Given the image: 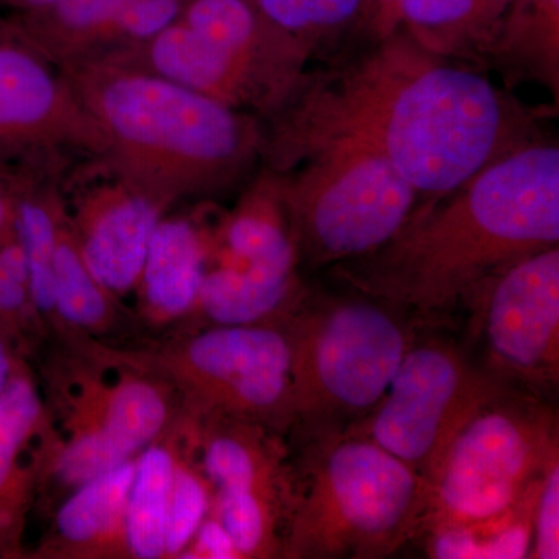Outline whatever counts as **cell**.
<instances>
[{
    "instance_id": "6da1fadb",
    "label": "cell",
    "mask_w": 559,
    "mask_h": 559,
    "mask_svg": "<svg viewBox=\"0 0 559 559\" xmlns=\"http://www.w3.org/2000/svg\"><path fill=\"white\" fill-rule=\"evenodd\" d=\"M530 132V110L487 76L389 33L304 92L271 151L280 167L311 140L348 135L380 151L417 193L439 200L527 145Z\"/></svg>"
},
{
    "instance_id": "7a4b0ae2",
    "label": "cell",
    "mask_w": 559,
    "mask_h": 559,
    "mask_svg": "<svg viewBox=\"0 0 559 559\" xmlns=\"http://www.w3.org/2000/svg\"><path fill=\"white\" fill-rule=\"evenodd\" d=\"M558 242L559 150L530 142L414 210L392 240L340 272L359 293L432 318L502 267Z\"/></svg>"
},
{
    "instance_id": "3957f363",
    "label": "cell",
    "mask_w": 559,
    "mask_h": 559,
    "mask_svg": "<svg viewBox=\"0 0 559 559\" xmlns=\"http://www.w3.org/2000/svg\"><path fill=\"white\" fill-rule=\"evenodd\" d=\"M61 72L100 130L110 173L162 207L231 189L263 153L252 117L171 81L108 60Z\"/></svg>"
},
{
    "instance_id": "277c9868",
    "label": "cell",
    "mask_w": 559,
    "mask_h": 559,
    "mask_svg": "<svg viewBox=\"0 0 559 559\" xmlns=\"http://www.w3.org/2000/svg\"><path fill=\"white\" fill-rule=\"evenodd\" d=\"M301 466L283 558H385L417 538L429 484L373 440H312Z\"/></svg>"
},
{
    "instance_id": "5b68a950",
    "label": "cell",
    "mask_w": 559,
    "mask_h": 559,
    "mask_svg": "<svg viewBox=\"0 0 559 559\" xmlns=\"http://www.w3.org/2000/svg\"><path fill=\"white\" fill-rule=\"evenodd\" d=\"M404 318L359 290L307 294L289 316L294 428L308 441L345 432L377 407L415 340Z\"/></svg>"
},
{
    "instance_id": "8992f818",
    "label": "cell",
    "mask_w": 559,
    "mask_h": 559,
    "mask_svg": "<svg viewBox=\"0 0 559 559\" xmlns=\"http://www.w3.org/2000/svg\"><path fill=\"white\" fill-rule=\"evenodd\" d=\"M307 165L282 178L300 255L314 266L369 255L392 240L415 210L417 191L362 140L331 135L290 154Z\"/></svg>"
},
{
    "instance_id": "52a82bcc",
    "label": "cell",
    "mask_w": 559,
    "mask_h": 559,
    "mask_svg": "<svg viewBox=\"0 0 559 559\" xmlns=\"http://www.w3.org/2000/svg\"><path fill=\"white\" fill-rule=\"evenodd\" d=\"M559 455L558 419L539 395L509 389L460 429L429 480L426 530L513 507Z\"/></svg>"
},
{
    "instance_id": "ba28073f",
    "label": "cell",
    "mask_w": 559,
    "mask_h": 559,
    "mask_svg": "<svg viewBox=\"0 0 559 559\" xmlns=\"http://www.w3.org/2000/svg\"><path fill=\"white\" fill-rule=\"evenodd\" d=\"M157 371L197 414L226 415L280 433L294 429L286 322L207 325L146 352H121Z\"/></svg>"
},
{
    "instance_id": "9c48e42d",
    "label": "cell",
    "mask_w": 559,
    "mask_h": 559,
    "mask_svg": "<svg viewBox=\"0 0 559 559\" xmlns=\"http://www.w3.org/2000/svg\"><path fill=\"white\" fill-rule=\"evenodd\" d=\"M509 389L459 345L415 336L380 403L345 432L373 440L429 484L460 429Z\"/></svg>"
},
{
    "instance_id": "30bf717a",
    "label": "cell",
    "mask_w": 559,
    "mask_h": 559,
    "mask_svg": "<svg viewBox=\"0 0 559 559\" xmlns=\"http://www.w3.org/2000/svg\"><path fill=\"white\" fill-rule=\"evenodd\" d=\"M484 367L513 389L539 393L559 381V249L530 253L468 297Z\"/></svg>"
},
{
    "instance_id": "8fae6325",
    "label": "cell",
    "mask_w": 559,
    "mask_h": 559,
    "mask_svg": "<svg viewBox=\"0 0 559 559\" xmlns=\"http://www.w3.org/2000/svg\"><path fill=\"white\" fill-rule=\"evenodd\" d=\"M0 150L11 167H47L50 154H105V142L69 81L17 28L0 21Z\"/></svg>"
},
{
    "instance_id": "7c38bea8",
    "label": "cell",
    "mask_w": 559,
    "mask_h": 559,
    "mask_svg": "<svg viewBox=\"0 0 559 559\" xmlns=\"http://www.w3.org/2000/svg\"><path fill=\"white\" fill-rule=\"evenodd\" d=\"M167 212L117 176L76 198L69 213L76 245L92 275L117 300L134 294L151 235Z\"/></svg>"
},
{
    "instance_id": "4fadbf2b",
    "label": "cell",
    "mask_w": 559,
    "mask_h": 559,
    "mask_svg": "<svg viewBox=\"0 0 559 559\" xmlns=\"http://www.w3.org/2000/svg\"><path fill=\"white\" fill-rule=\"evenodd\" d=\"M50 409L38 381L22 359L0 395V558H25L24 532L39 495Z\"/></svg>"
},
{
    "instance_id": "5bb4252c",
    "label": "cell",
    "mask_w": 559,
    "mask_h": 559,
    "mask_svg": "<svg viewBox=\"0 0 559 559\" xmlns=\"http://www.w3.org/2000/svg\"><path fill=\"white\" fill-rule=\"evenodd\" d=\"M190 412L194 454L213 491L255 492L294 506L297 471L283 433L245 419Z\"/></svg>"
},
{
    "instance_id": "9a60e30c",
    "label": "cell",
    "mask_w": 559,
    "mask_h": 559,
    "mask_svg": "<svg viewBox=\"0 0 559 559\" xmlns=\"http://www.w3.org/2000/svg\"><path fill=\"white\" fill-rule=\"evenodd\" d=\"M209 229L190 213H165L154 227L134 294L140 319L153 329L193 318L209 267Z\"/></svg>"
},
{
    "instance_id": "2e32d148",
    "label": "cell",
    "mask_w": 559,
    "mask_h": 559,
    "mask_svg": "<svg viewBox=\"0 0 559 559\" xmlns=\"http://www.w3.org/2000/svg\"><path fill=\"white\" fill-rule=\"evenodd\" d=\"M138 457L106 471L62 500L31 555L49 559L128 558L127 507Z\"/></svg>"
},
{
    "instance_id": "e0dca14e",
    "label": "cell",
    "mask_w": 559,
    "mask_h": 559,
    "mask_svg": "<svg viewBox=\"0 0 559 559\" xmlns=\"http://www.w3.org/2000/svg\"><path fill=\"white\" fill-rule=\"evenodd\" d=\"M301 259L278 173L264 171L221 218L210 238L209 264L299 274Z\"/></svg>"
},
{
    "instance_id": "ac0fdd59",
    "label": "cell",
    "mask_w": 559,
    "mask_h": 559,
    "mask_svg": "<svg viewBox=\"0 0 559 559\" xmlns=\"http://www.w3.org/2000/svg\"><path fill=\"white\" fill-rule=\"evenodd\" d=\"M91 60L130 66L235 109L250 106L260 110L248 76L182 20L140 46Z\"/></svg>"
},
{
    "instance_id": "d6986e66",
    "label": "cell",
    "mask_w": 559,
    "mask_h": 559,
    "mask_svg": "<svg viewBox=\"0 0 559 559\" xmlns=\"http://www.w3.org/2000/svg\"><path fill=\"white\" fill-rule=\"evenodd\" d=\"M299 274L209 264L193 318L207 325L283 323L307 297Z\"/></svg>"
},
{
    "instance_id": "ffe728a7",
    "label": "cell",
    "mask_w": 559,
    "mask_h": 559,
    "mask_svg": "<svg viewBox=\"0 0 559 559\" xmlns=\"http://www.w3.org/2000/svg\"><path fill=\"white\" fill-rule=\"evenodd\" d=\"M186 436L182 409L170 428L138 455L128 496V558L165 559L173 480Z\"/></svg>"
},
{
    "instance_id": "44dd1931",
    "label": "cell",
    "mask_w": 559,
    "mask_h": 559,
    "mask_svg": "<svg viewBox=\"0 0 559 559\" xmlns=\"http://www.w3.org/2000/svg\"><path fill=\"white\" fill-rule=\"evenodd\" d=\"M68 209L46 168L22 167L16 234L27 261L33 305L44 326L57 329L53 261Z\"/></svg>"
},
{
    "instance_id": "7402d4cb",
    "label": "cell",
    "mask_w": 559,
    "mask_h": 559,
    "mask_svg": "<svg viewBox=\"0 0 559 559\" xmlns=\"http://www.w3.org/2000/svg\"><path fill=\"white\" fill-rule=\"evenodd\" d=\"M539 481L495 516L426 530L419 535L425 538L426 554L439 559L528 558Z\"/></svg>"
},
{
    "instance_id": "603a6c76",
    "label": "cell",
    "mask_w": 559,
    "mask_h": 559,
    "mask_svg": "<svg viewBox=\"0 0 559 559\" xmlns=\"http://www.w3.org/2000/svg\"><path fill=\"white\" fill-rule=\"evenodd\" d=\"M53 294L57 330L62 333L79 337L102 336L116 326L119 300L103 288L84 263L70 226L69 212L55 252Z\"/></svg>"
},
{
    "instance_id": "cb8c5ba5",
    "label": "cell",
    "mask_w": 559,
    "mask_h": 559,
    "mask_svg": "<svg viewBox=\"0 0 559 559\" xmlns=\"http://www.w3.org/2000/svg\"><path fill=\"white\" fill-rule=\"evenodd\" d=\"M130 0H57L27 13L17 28L53 64L83 60Z\"/></svg>"
},
{
    "instance_id": "d4e9b609",
    "label": "cell",
    "mask_w": 559,
    "mask_h": 559,
    "mask_svg": "<svg viewBox=\"0 0 559 559\" xmlns=\"http://www.w3.org/2000/svg\"><path fill=\"white\" fill-rule=\"evenodd\" d=\"M186 419V436L173 480L168 509L165 559H179L213 506L212 485L202 473L194 454L193 414L180 404Z\"/></svg>"
},
{
    "instance_id": "484cf974",
    "label": "cell",
    "mask_w": 559,
    "mask_h": 559,
    "mask_svg": "<svg viewBox=\"0 0 559 559\" xmlns=\"http://www.w3.org/2000/svg\"><path fill=\"white\" fill-rule=\"evenodd\" d=\"M260 20L300 61L314 39L341 27L358 10L359 0H248Z\"/></svg>"
},
{
    "instance_id": "4316f807",
    "label": "cell",
    "mask_w": 559,
    "mask_h": 559,
    "mask_svg": "<svg viewBox=\"0 0 559 559\" xmlns=\"http://www.w3.org/2000/svg\"><path fill=\"white\" fill-rule=\"evenodd\" d=\"M399 14L414 27V38L429 50L454 55L462 39L487 47L479 0H399Z\"/></svg>"
},
{
    "instance_id": "83f0119b",
    "label": "cell",
    "mask_w": 559,
    "mask_h": 559,
    "mask_svg": "<svg viewBox=\"0 0 559 559\" xmlns=\"http://www.w3.org/2000/svg\"><path fill=\"white\" fill-rule=\"evenodd\" d=\"M43 329L33 305L27 261L14 230L0 245V330L24 353L31 337Z\"/></svg>"
},
{
    "instance_id": "f1b7e54d",
    "label": "cell",
    "mask_w": 559,
    "mask_h": 559,
    "mask_svg": "<svg viewBox=\"0 0 559 559\" xmlns=\"http://www.w3.org/2000/svg\"><path fill=\"white\" fill-rule=\"evenodd\" d=\"M183 2L186 0H130L83 60L106 57L153 39L180 20L187 7Z\"/></svg>"
},
{
    "instance_id": "f546056e",
    "label": "cell",
    "mask_w": 559,
    "mask_h": 559,
    "mask_svg": "<svg viewBox=\"0 0 559 559\" xmlns=\"http://www.w3.org/2000/svg\"><path fill=\"white\" fill-rule=\"evenodd\" d=\"M528 558H559V455L540 477Z\"/></svg>"
},
{
    "instance_id": "4dcf8cb0",
    "label": "cell",
    "mask_w": 559,
    "mask_h": 559,
    "mask_svg": "<svg viewBox=\"0 0 559 559\" xmlns=\"http://www.w3.org/2000/svg\"><path fill=\"white\" fill-rule=\"evenodd\" d=\"M179 559H240L218 518L212 510L194 533Z\"/></svg>"
},
{
    "instance_id": "1f68e13d",
    "label": "cell",
    "mask_w": 559,
    "mask_h": 559,
    "mask_svg": "<svg viewBox=\"0 0 559 559\" xmlns=\"http://www.w3.org/2000/svg\"><path fill=\"white\" fill-rule=\"evenodd\" d=\"M22 167L0 165V245L16 230Z\"/></svg>"
},
{
    "instance_id": "d6a6232c",
    "label": "cell",
    "mask_w": 559,
    "mask_h": 559,
    "mask_svg": "<svg viewBox=\"0 0 559 559\" xmlns=\"http://www.w3.org/2000/svg\"><path fill=\"white\" fill-rule=\"evenodd\" d=\"M22 359H25L22 349L5 333H0V395L10 384Z\"/></svg>"
},
{
    "instance_id": "836d02e7",
    "label": "cell",
    "mask_w": 559,
    "mask_h": 559,
    "mask_svg": "<svg viewBox=\"0 0 559 559\" xmlns=\"http://www.w3.org/2000/svg\"><path fill=\"white\" fill-rule=\"evenodd\" d=\"M378 2L382 3V7H384V10L388 11L389 14H392L393 16H399V0H378Z\"/></svg>"
},
{
    "instance_id": "e575fe53",
    "label": "cell",
    "mask_w": 559,
    "mask_h": 559,
    "mask_svg": "<svg viewBox=\"0 0 559 559\" xmlns=\"http://www.w3.org/2000/svg\"><path fill=\"white\" fill-rule=\"evenodd\" d=\"M499 0H479L481 13H484L485 20L491 17V9L496 5Z\"/></svg>"
}]
</instances>
